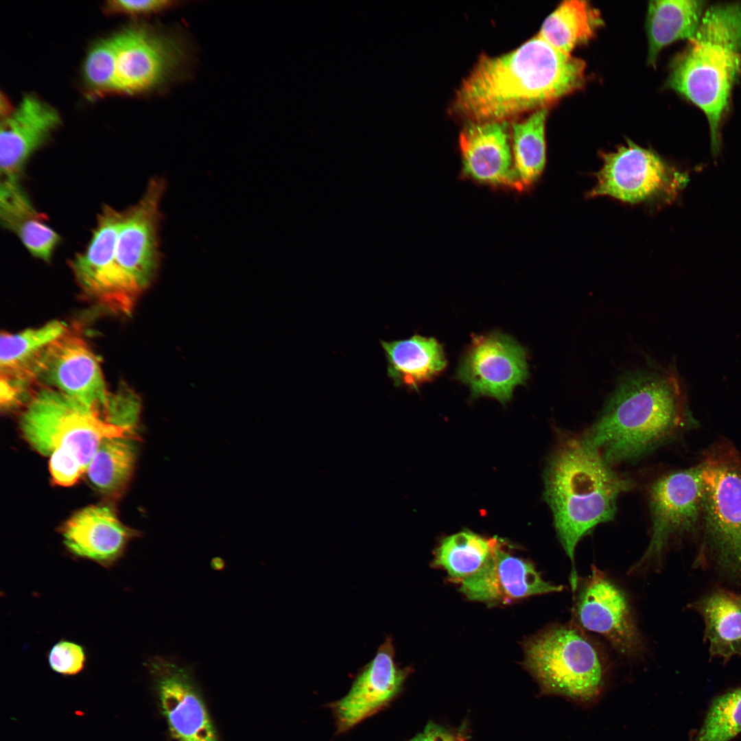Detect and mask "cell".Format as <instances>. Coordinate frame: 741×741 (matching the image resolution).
<instances>
[{
  "instance_id": "19",
  "label": "cell",
  "mask_w": 741,
  "mask_h": 741,
  "mask_svg": "<svg viewBox=\"0 0 741 741\" xmlns=\"http://www.w3.org/2000/svg\"><path fill=\"white\" fill-rule=\"evenodd\" d=\"M60 124L58 111L34 95L24 96L2 119L0 134L1 180H19L30 156Z\"/></svg>"
},
{
  "instance_id": "27",
  "label": "cell",
  "mask_w": 741,
  "mask_h": 741,
  "mask_svg": "<svg viewBox=\"0 0 741 741\" xmlns=\"http://www.w3.org/2000/svg\"><path fill=\"white\" fill-rule=\"evenodd\" d=\"M603 21L599 11L583 0L563 1L544 21L539 37L558 50L572 54L593 38Z\"/></svg>"
},
{
  "instance_id": "36",
  "label": "cell",
  "mask_w": 741,
  "mask_h": 741,
  "mask_svg": "<svg viewBox=\"0 0 741 741\" xmlns=\"http://www.w3.org/2000/svg\"><path fill=\"white\" fill-rule=\"evenodd\" d=\"M27 388V386L21 381L1 376V408L8 409L18 404L22 400Z\"/></svg>"
},
{
  "instance_id": "11",
  "label": "cell",
  "mask_w": 741,
  "mask_h": 741,
  "mask_svg": "<svg viewBox=\"0 0 741 741\" xmlns=\"http://www.w3.org/2000/svg\"><path fill=\"white\" fill-rule=\"evenodd\" d=\"M704 464L663 475L648 491L651 517L649 545L635 569L659 563L669 542L692 532L703 511Z\"/></svg>"
},
{
  "instance_id": "33",
  "label": "cell",
  "mask_w": 741,
  "mask_h": 741,
  "mask_svg": "<svg viewBox=\"0 0 741 741\" xmlns=\"http://www.w3.org/2000/svg\"><path fill=\"white\" fill-rule=\"evenodd\" d=\"M86 659L84 646L67 639H61L54 644L47 655L51 669L66 676L80 673L84 668Z\"/></svg>"
},
{
  "instance_id": "7",
  "label": "cell",
  "mask_w": 741,
  "mask_h": 741,
  "mask_svg": "<svg viewBox=\"0 0 741 741\" xmlns=\"http://www.w3.org/2000/svg\"><path fill=\"white\" fill-rule=\"evenodd\" d=\"M705 545L696 560L709 562L720 574L741 581V470L725 462L703 469Z\"/></svg>"
},
{
  "instance_id": "2",
  "label": "cell",
  "mask_w": 741,
  "mask_h": 741,
  "mask_svg": "<svg viewBox=\"0 0 741 741\" xmlns=\"http://www.w3.org/2000/svg\"><path fill=\"white\" fill-rule=\"evenodd\" d=\"M631 486V480L614 471L582 436L559 440L545 473V497L572 563L573 591L578 587L576 545L597 525L613 519L619 496Z\"/></svg>"
},
{
  "instance_id": "23",
  "label": "cell",
  "mask_w": 741,
  "mask_h": 741,
  "mask_svg": "<svg viewBox=\"0 0 741 741\" xmlns=\"http://www.w3.org/2000/svg\"><path fill=\"white\" fill-rule=\"evenodd\" d=\"M0 215L2 225L13 232L36 258L49 261L60 241L33 207L19 181L1 180Z\"/></svg>"
},
{
  "instance_id": "18",
  "label": "cell",
  "mask_w": 741,
  "mask_h": 741,
  "mask_svg": "<svg viewBox=\"0 0 741 741\" xmlns=\"http://www.w3.org/2000/svg\"><path fill=\"white\" fill-rule=\"evenodd\" d=\"M460 584L467 598L489 604L508 603L563 588L543 580L531 563L510 554L502 543L479 571Z\"/></svg>"
},
{
  "instance_id": "28",
  "label": "cell",
  "mask_w": 741,
  "mask_h": 741,
  "mask_svg": "<svg viewBox=\"0 0 741 741\" xmlns=\"http://www.w3.org/2000/svg\"><path fill=\"white\" fill-rule=\"evenodd\" d=\"M502 543L499 539H486L471 531L459 532L442 540L433 563L460 582L479 571Z\"/></svg>"
},
{
  "instance_id": "29",
  "label": "cell",
  "mask_w": 741,
  "mask_h": 741,
  "mask_svg": "<svg viewBox=\"0 0 741 741\" xmlns=\"http://www.w3.org/2000/svg\"><path fill=\"white\" fill-rule=\"evenodd\" d=\"M547 115V108L539 109L511 126L514 167L522 189L534 184L544 169Z\"/></svg>"
},
{
  "instance_id": "6",
  "label": "cell",
  "mask_w": 741,
  "mask_h": 741,
  "mask_svg": "<svg viewBox=\"0 0 741 741\" xmlns=\"http://www.w3.org/2000/svg\"><path fill=\"white\" fill-rule=\"evenodd\" d=\"M526 666L542 691L589 702L600 693L604 663L596 645L569 625L552 626L525 646Z\"/></svg>"
},
{
  "instance_id": "38",
  "label": "cell",
  "mask_w": 741,
  "mask_h": 741,
  "mask_svg": "<svg viewBox=\"0 0 741 741\" xmlns=\"http://www.w3.org/2000/svg\"><path fill=\"white\" fill-rule=\"evenodd\" d=\"M740 72H741V61H740Z\"/></svg>"
},
{
  "instance_id": "12",
  "label": "cell",
  "mask_w": 741,
  "mask_h": 741,
  "mask_svg": "<svg viewBox=\"0 0 741 741\" xmlns=\"http://www.w3.org/2000/svg\"><path fill=\"white\" fill-rule=\"evenodd\" d=\"M145 666L175 741H220L192 666L161 655L148 659Z\"/></svg>"
},
{
  "instance_id": "26",
  "label": "cell",
  "mask_w": 741,
  "mask_h": 741,
  "mask_svg": "<svg viewBox=\"0 0 741 741\" xmlns=\"http://www.w3.org/2000/svg\"><path fill=\"white\" fill-rule=\"evenodd\" d=\"M69 329L67 325L52 320L37 328L1 336V376L27 385L34 381V369L47 349Z\"/></svg>"
},
{
  "instance_id": "17",
  "label": "cell",
  "mask_w": 741,
  "mask_h": 741,
  "mask_svg": "<svg viewBox=\"0 0 741 741\" xmlns=\"http://www.w3.org/2000/svg\"><path fill=\"white\" fill-rule=\"evenodd\" d=\"M123 211L105 206L85 250L72 259V270L82 289L113 311L128 314L129 309L115 276V247Z\"/></svg>"
},
{
  "instance_id": "5",
  "label": "cell",
  "mask_w": 741,
  "mask_h": 741,
  "mask_svg": "<svg viewBox=\"0 0 741 741\" xmlns=\"http://www.w3.org/2000/svg\"><path fill=\"white\" fill-rule=\"evenodd\" d=\"M20 427L28 443L50 458L52 478L64 486L73 484L86 471L104 439L136 434L51 388L30 397Z\"/></svg>"
},
{
  "instance_id": "32",
  "label": "cell",
  "mask_w": 741,
  "mask_h": 741,
  "mask_svg": "<svg viewBox=\"0 0 741 741\" xmlns=\"http://www.w3.org/2000/svg\"><path fill=\"white\" fill-rule=\"evenodd\" d=\"M116 52L113 36L95 43L84 64V77L94 93H114Z\"/></svg>"
},
{
  "instance_id": "16",
  "label": "cell",
  "mask_w": 741,
  "mask_h": 741,
  "mask_svg": "<svg viewBox=\"0 0 741 741\" xmlns=\"http://www.w3.org/2000/svg\"><path fill=\"white\" fill-rule=\"evenodd\" d=\"M408 671L395 663L392 641L386 637L349 692L332 705L338 731L349 730L390 702L400 692Z\"/></svg>"
},
{
  "instance_id": "10",
  "label": "cell",
  "mask_w": 741,
  "mask_h": 741,
  "mask_svg": "<svg viewBox=\"0 0 741 741\" xmlns=\"http://www.w3.org/2000/svg\"><path fill=\"white\" fill-rule=\"evenodd\" d=\"M602 161L588 198L610 197L631 204L668 200L686 181L653 150L632 141L602 154Z\"/></svg>"
},
{
  "instance_id": "31",
  "label": "cell",
  "mask_w": 741,
  "mask_h": 741,
  "mask_svg": "<svg viewBox=\"0 0 741 741\" xmlns=\"http://www.w3.org/2000/svg\"><path fill=\"white\" fill-rule=\"evenodd\" d=\"M741 732V687L716 698L692 741H729Z\"/></svg>"
},
{
  "instance_id": "4",
  "label": "cell",
  "mask_w": 741,
  "mask_h": 741,
  "mask_svg": "<svg viewBox=\"0 0 741 741\" xmlns=\"http://www.w3.org/2000/svg\"><path fill=\"white\" fill-rule=\"evenodd\" d=\"M740 61L741 5L722 3L704 12L695 35L670 68L669 87L704 113L714 152Z\"/></svg>"
},
{
  "instance_id": "24",
  "label": "cell",
  "mask_w": 741,
  "mask_h": 741,
  "mask_svg": "<svg viewBox=\"0 0 741 741\" xmlns=\"http://www.w3.org/2000/svg\"><path fill=\"white\" fill-rule=\"evenodd\" d=\"M705 625L711 657L725 661L741 657V596L717 588L690 604Z\"/></svg>"
},
{
  "instance_id": "8",
  "label": "cell",
  "mask_w": 741,
  "mask_h": 741,
  "mask_svg": "<svg viewBox=\"0 0 741 741\" xmlns=\"http://www.w3.org/2000/svg\"><path fill=\"white\" fill-rule=\"evenodd\" d=\"M112 36L116 52L114 93L132 95L163 88L185 66L186 44L175 33L141 25Z\"/></svg>"
},
{
  "instance_id": "35",
  "label": "cell",
  "mask_w": 741,
  "mask_h": 741,
  "mask_svg": "<svg viewBox=\"0 0 741 741\" xmlns=\"http://www.w3.org/2000/svg\"><path fill=\"white\" fill-rule=\"evenodd\" d=\"M466 725L450 729L430 721L424 730L409 741H469Z\"/></svg>"
},
{
  "instance_id": "25",
  "label": "cell",
  "mask_w": 741,
  "mask_h": 741,
  "mask_svg": "<svg viewBox=\"0 0 741 741\" xmlns=\"http://www.w3.org/2000/svg\"><path fill=\"white\" fill-rule=\"evenodd\" d=\"M703 1L657 0L649 2L646 19L648 60L655 64L666 46L681 39L691 40L703 17Z\"/></svg>"
},
{
  "instance_id": "14",
  "label": "cell",
  "mask_w": 741,
  "mask_h": 741,
  "mask_svg": "<svg viewBox=\"0 0 741 741\" xmlns=\"http://www.w3.org/2000/svg\"><path fill=\"white\" fill-rule=\"evenodd\" d=\"M528 375L526 349L499 331L473 336L456 370V378L469 388L473 397H489L502 404Z\"/></svg>"
},
{
  "instance_id": "34",
  "label": "cell",
  "mask_w": 741,
  "mask_h": 741,
  "mask_svg": "<svg viewBox=\"0 0 741 741\" xmlns=\"http://www.w3.org/2000/svg\"><path fill=\"white\" fill-rule=\"evenodd\" d=\"M175 3L166 0H113L106 3L105 10L110 14L144 16L166 10Z\"/></svg>"
},
{
  "instance_id": "30",
  "label": "cell",
  "mask_w": 741,
  "mask_h": 741,
  "mask_svg": "<svg viewBox=\"0 0 741 741\" xmlns=\"http://www.w3.org/2000/svg\"><path fill=\"white\" fill-rule=\"evenodd\" d=\"M133 438L111 437L101 443L86 469L89 481L99 492L116 495L125 489L135 462Z\"/></svg>"
},
{
  "instance_id": "20",
  "label": "cell",
  "mask_w": 741,
  "mask_h": 741,
  "mask_svg": "<svg viewBox=\"0 0 741 741\" xmlns=\"http://www.w3.org/2000/svg\"><path fill=\"white\" fill-rule=\"evenodd\" d=\"M507 121L467 123L459 144L462 169L476 181L523 189L514 167Z\"/></svg>"
},
{
  "instance_id": "21",
  "label": "cell",
  "mask_w": 741,
  "mask_h": 741,
  "mask_svg": "<svg viewBox=\"0 0 741 741\" xmlns=\"http://www.w3.org/2000/svg\"><path fill=\"white\" fill-rule=\"evenodd\" d=\"M67 550L75 558L111 568L124 556L137 532L124 526L108 506H91L71 517L62 528Z\"/></svg>"
},
{
  "instance_id": "3",
  "label": "cell",
  "mask_w": 741,
  "mask_h": 741,
  "mask_svg": "<svg viewBox=\"0 0 741 741\" xmlns=\"http://www.w3.org/2000/svg\"><path fill=\"white\" fill-rule=\"evenodd\" d=\"M675 383L657 370L626 374L582 435L610 464L633 461L665 442L681 422Z\"/></svg>"
},
{
  "instance_id": "22",
  "label": "cell",
  "mask_w": 741,
  "mask_h": 741,
  "mask_svg": "<svg viewBox=\"0 0 741 741\" xmlns=\"http://www.w3.org/2000/svg\"><path fill=\"white\" fill-rule=\"evenodd\" d=\"M387 374L397 387L418 391L447 366L443 346L434 338L414 334L408 339L381 340Z\"/></svg>"
},
{
  "instance_id": "1",
  "label": "cell",
  "mask_w": 741,
  "mask_h": 741,
  "mask_svg": "<svg viewBox=\"0 0 741 741\" xmlns=\"http://www.w3.org/2000/svg\"><path fill=\"white\" fill-rule=\"evenodd\" d=\"M585 67L537 35L505 54L482 56L458 89L451 110L467 123L507 121L580 88Z\"/></svg>"
},
{
  "instance_id": "15",
  "label": "cell",
  "mask_w": 741,
  "mask_h": 741,
  "mask_svg": "<svg viewBox=\"0 0 741 741\" xmlns=\"http://www.w3.org/2000/svg\"><path fill=\"white\" fill-rule=\"evenodd\" d=\"M575 617L585 629L606 638L626 656H635L642 642L625 593L593 567L577 594Z\"/></svg>"
},
{
  "instance_id": "37",
  "label": "cell",
  "mask_w": 741,
  "mask_h": 741,
  "mask_svg": "<svg viewBox=\"0 0 741 741\" xmlns=\"http://www.w3.org/2000/svg\"><path fill=\"white\" fill-rule=\"evenodd\" d=\"M211 565L213 567L214 569L220 570L224 567V563L222 560L220 558H215L213 559Z\"/></svg>"
},
{
  "instance_id": "13",
  "label": "cell",
  "mask_w": 741,
  "mask_h": 741,
  "mask_svg": "<svg viewBox=\"0 0 741 741\" xmlns=\"http://www.w3.org/2000/svg\"><path fill=\"white\" fill-rule=\"evenodd\" d=\"M34 377L109 422L115 395L108 391L99 363L81 335L69 329L55 340L38 359Z\"/></svg>"
},
{
  "instance_id": "9",
  "label": "cell",
  "mask_w": 741,
  "mask_h": 741,
  "mask_svg": "<svg viewBox=\"0 0 741 741\" xmlns=\"http://www.w3.org/2000/svg\"><path fill=\"white\" fill-rule=\"evenodd\" d=\"M165 188L163 179L153 178L139 202L123 211L114 271L121 293L133 304L158 268L159 206Z\"/></svg>"
}]
</instances>
